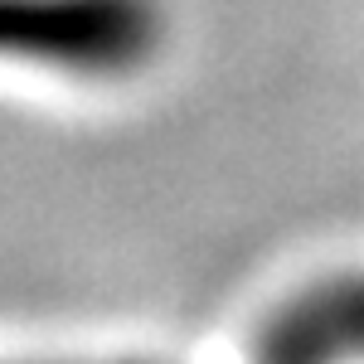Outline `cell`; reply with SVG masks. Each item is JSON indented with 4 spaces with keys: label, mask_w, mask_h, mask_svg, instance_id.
Here are the masks:
<instances>
[{
    "label": "cell",
    "mask_w": 364,
    "mask_h": 364,
    "mask_svg": "<svg viewBox=\"0 0 364 364\" xmlns=\"http://www.w3.org/2000/svg\"><path fill=\"white\" fill-rule=\"evenodd\" d=\"M156 39L151 0H0V58L112 78L141 68Z\"/></svg>",
    "instance_id": "1"
},
{
    "label": "cell",
    "mask_w": 364,
    "mask_h": 364,
    "mask_svg": "<svg viewBox=\"0 0 364 364\" xmlns=\"http://www.w3.org/2000/svg\"><path fill=\"white\" fill-rule=\"evenodd\" d=\"M267 340L306 355L311 364L364 360V277L321 282L267 321Z\"/></svg>",
    "instance_id": "2"
}]
</instances>
